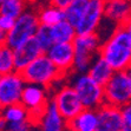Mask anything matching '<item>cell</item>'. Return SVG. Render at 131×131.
Masks as SVG:
<instances>
[{"label": "cell", "instance_id": "obj_6", "mask_svg": "<svg viewBox=\"0 0 131 131\" xmlns=\"http://www.w3.org/2000/svg\"><path fill=\"white\" fill-rule=\"evenodd\" d=\"M104 102L119 109L131 102V79L126 71L113 72L104 85Z\"/></svg>", "mask_w": 131, "mask_h": 131}, {"label": "cell", "instance_id": "obj_12", "mask_svg": "<svg viewBox=\"0 0 131 131\" xmlns=\"http://www.w3.org/2000/svg\"><path fill=\"white\" fill-rule=\"evenodd\" d=\"M36 126L40 131H67V121L61 116L56 104L50 101L43 115L37 121Z\"/></svg>", "mask_w": 131, "mask_h": 131}, {"label": "cell", "instance_id": "obj_32", "mask_svg": "<svg viewBox=\"0 0 131 131\" xmlns=\"http://www.w3.org/2000/svg\"><path fill=\"white\" fill-rule=\"evenodd\" d=\"M1 110H3V106H1V104H0V116H1Z\"/></svg>", "mask_w": 131, "mask_h": 131}, {"label": "cell", "instance_id": "obj_35", "mask_svg": "<svg viewBox=\"0 0 131 131\" xmlns=\"http://www.w3.org/2000/svg\"><path fill=\"white\" fill-rule=\"evenodd\" d=\"M3 1H4V0H0V4H1V3H3Z\"/></svg>", "mask_w": 131, "mask_h": 131}, {"label": "cell", "instance_id": "obj_36", "mask_svg": "<svg viewBox=\"0 0 131 131\" xmlns=\"http://www.w3.org/2000/svg\"><path fill=\"white\" fill-rule=\"evenodd\" d=\"M5 131H8V130H5Z\"/></svg>", "mask_w": 131, "mask_h": 131}, {"label": "cell", "instance_id": "obj_19", "mask_svg": "<svg viewBox=\"0 0 131 131\" xmlns=\"http://www.w3.org/2000/svg\"><path fill=\"white\" fill-rule=\"evenodd\" d=\"M51 31L54 43H72L78 34L76 27L66 19L52 26Z\"/></svg>", "mask_w": 131, "mask_h": 131}, {"label": "cell", "instance_id": "obj_9", "mask_svg": "<svg viewBox=\"0 0 131 131\" xmlns=\"http://www.w3.org/2000/svg\"><path fill=\"white\" fill-rule=\"evenodd\" d=\"M26 80L21 72H14L3 74L0 77V104L1 106H7L12 104L20 103Z\"/></svg>", "mask_w": 131, "mask_h": 131}, {"label": "cell", "instance_id": "obj_11", "mask_svg": "<svg viewBox=\"0 0 131 131\" xmlns=\"http://www.w3.org/2000/svg\"><path fill=\"white\" fill-rule=\"evenodd\" d=\"M65 77L73 71L74 47L72 43H54L45 52Z\"/></svg>", "mask_w": 131, "mask_h": 131}, {"label": "cell", "instance_id": "obj_31", "mask_svg": "<svg viewBox=\"0 0 131 131\" xmlns=\"http://www.w3.org/2000/svg\"><path fill=\"white\" fill-rule=\"evenodd\" d=\"M126 73H128V76H129V77H130V79H131V66H130V67H129L128 70H126Z\"/></svg>", "mask_w": 131, "mask_h": 131}, {"label": "cell", "instance_id": "obj_33", "mask_svg": "<svg viewBox=\"0 0 131 131\" xmlns=\"http://www.w3.org/2000/svg\"><path fill=\"white\" fill-rule=\"evenodd\" d=\"M0 131H5V129H4V128H1V126H0Z\"/></svg>", "mask_w": 131, "mask_h": 131}, {"label": "cell", "instance_id": "obj_34", "mask_svg": "<svg viewBox=\"0 0 131 131\" xmlns=\"http://www.w3.org/2000/svg\"><path fill=\"white\" fill-rule=\"evenodd\" d=\"M121 131H126V130H125V129H122V130H121Z\"/></svg>", "mask_w": 131, "mask_h": 131}, {"label": "cell", "instance_id": "obj_26", "mask_svg": "<svg viewBox=\"0 0 131 131\" xmlns=\"http://www.w3.org/2000/svg\"><path fill=\"white\" fill-rule=\"evenodd\" d=\"M123 118V129L126 131H131V102L123 107H121Z\"/></svg>", "mask_w": 131, "mask_h": 131}, {"label": "cell", "instance_id": "obj_21", "mask_svg": "<svg viewBox=\"0 0 131 131\" xmlns=\"http://www.w3.org/2000/svg\"><path fill=\"white\" fill-rule=\"evenodd\" d=\"M89 5V0H73L65 8V19L76 27Z\"/></svg>", "mask_w": 131, "mask_h": 131}, {"label": "cell", "instance_id": "obj_14", "mask_svg": "<svg viewBox=\"0 0 131 131\" xmlns=\"http://www.w3.org/2000/svg\"><path fill=\"white\" fill-rule=\"evenodd\" d=\"M13 53H14L15 70L20 72L30 63H32L34 59L38 58L40 54H43L45 52L41 50L36 38H31L27 41L19 45L18 47L13 49Z\"/></svg>", "mask_w": 131, "mask_h": 131}, {"label": "cell", "instance_id": "obj_37", "mask_svg": "<svg viewBox=\"0 0 131 131\" xmlns=\"http://www.w3.org/2000/svg\"><path fill=\"white\" fill-rule=\"evenodd\" d=\"M0 77H1V76H0Z\"/></svg>", "mask_w": 131, "mask_h": 131}, {"label": "cell", "instance_id": "obj_30", "mask_svg": "<svg viewBox=\"0 0 131 131\" xmlns=\"http://www.w3.org/2000/svg\"><path fill=\"white\" fill-rule=\"evenodd\" d=\"M6 36H7L6 32H4V31L0 28V45L5 44V41H6Z\"/></svg>", "mask_w": 131, "mask_h": 131}, {"label": "cell", "instance_id": "obj_24", "mask_svg": "<svg viewBox=\"0 0 131 131\" xmlns=\"http://www.w3.org/2000/svg\"><path fill=\"white\" fill-rule=\"evenodd\" d=\"M34 38H36V40L38 41V44L40 45V47H41V50L44 52H46L54 44L53 36H52V31L50 26L40 25L38 31H37L36 36H34Z\"/></svg>", "mask_w": 131, "mask_h": 131}, {"label": "cell", "instance_id": "obj_23", "mask_svg": "<svg viewBox=\"0 0 131 131\" xmlns=\"http://www.w3.org/2000/svg\"><path fill=\"white\" fill-rule=\"evenodd\" d=\"M27 8V0H4L0 4V14L17 19Z\"/></svg>", "mask_w": 131, "mask_h": 131}, {"label": "cell", "instance_id": "obj_10", "mask_svg": "<svg viewBox=\"0 0 131 131\" xmlns=\"http://www.w3.org/2000/svg\"><path fill=\"white\" fill-rule=\"evenodd\" d=\"M105 0H89V5L79 23L76 25L78 34L97 33L98 28L104 20Z\"/></svg>", "mask_w": 131, "mask_h": 131}, {"label": "cell", "instance_id": "obj_29", "mask_svg": "<svg viewBox=\"0 0 131 131\" xmlns=\"http://www.w3.org/2000/svg\"><path fill=\"white\" fill-rule=\"evenodd\" d=\"M123 26L126 28V31L129 32V34H130V37H131V14H130V17L126 19V21L124 23V25H123Z\"/></svg>", "mask_w": 131, "mask_h": 131}, {"label": "cell", "instance_id": "obj_15", "mask_svg": "<svg viewBox=\"0 0 131 131\" xmlns=\"http://www.w3.org/2000/svg\"><path fill=\"white\" fill-rule=\"evenodd\" d=\"M131 14V0H105L104 18L116 25H124Z\"/></svg>", "mask_w": 131, "mask_h": 131}, {"label": "cell", "instance_id": "obj_13", "mask_svg": "<svg viewBox=\"0 0 131 131\" xmlns=\"http://www.w3.org/2000/svg\"><path fill=\"white\" fill-rule=\"evenodd\" d=\"M98 112V125L96 131H121L123 129V118L121 109L104 103Z\"/></svg>", "mask_w": 131, "mask_h": 131}, {"label": "cell", "instance_id": "obj_1", "mask_svg": "<svg viewBox=\"0 0 131 131\" xmlns=\"http://www.w3.org/2000/svg\"><path fill=\"white\" fill-rule=\"evenodd\" d=\"M103 57L113 69V71H126L131 66V37L123 25L103 41L99 50Z\"/></svg>", "mask_w": 131, "mask_h": 131}, {"label": "cell", "instance_id": "obj_20", "mask_svg": "<svg viewBox=\"0 0 131 131\" xmlns=\"http://www.w3.org/2000/svg\"><path fill=\"white\" fill-rule=\"evenodd\" d=\"M7 123H17V122H24L31 119L28 110L21 103L12 104L4 106L1 110V116Z\"/></svg>", "mask_w": 131, "mask_h": 131}, {"label": "cell", "instance_id": "obj_8", "mask_svg": "<svg viewBox=\"0 0 131 131\" xmlns=\"http://www.w3.org/2000/svg\"><path fill=\"white\" fill-rule=\"evenodd\" d=\"M51 101L56 104L61 116L66 121L76 117L82 110L85 109L78 93L71 84H63L59 86L52 93Z\"/></svg>", "mask_w": 131, "mask_h": 131}, {"label": "cell", "instance_id": "obj_28", "mask_svg": "<svg viewBox=\"0 0 131 131\" xmlns=\"http://www.w3.org/2000/svg\"><path fill=\"white\" fill-rule=\"evenodd\" d=\"M73 0H49V4L51 5H54V6L59 7V8H63L65 9Z\"/></svg>", "mask_w": 131, "mask_h": 131}, {"label": "cell", "instance_id": "obj_27", "mask_svg": "<svg viewBox=\"0 0 131 131\" xmlns=\"http://www.w3.org/2000/svg\"><path fill=\"white\" fill-rule=\"evenodd\" d=\"M14 23H15V19L12 18V17H8V15H5V14H0V28L8 33L9 31L12 30V27L14 26Z\"/></svg>", "mask_w": 131, "mask_h": 131}, {"label": "cell", "instance_id": "obj_22", "mask_svg": "<svg viewBox=\"0 0 131 131\" xmlns=\"http://www.w3.org/2000/svg\"><path fill=\"white\" fill-rule=\"evenodd\" d=\"M14 71L17 70H15L13 49H11L6 44H3L0 45V76Z\"/></svg>", "mask_w": 131, "mask_h": 131}, {"label": "cell", "instance_id": "obj_7", "mask_svg": "<svg viewBox=\"0 0 131 131\" xmlns=\"http://www.w3.org/2000/svg\"><path fill=\"white\" fill-rule=\"evenodd\" d=\"M47 89L49 88L37 85V84H30V83H26L24 88L20 103L28 110L31 121L34 124L43 115L46 105L51 101Z\"/></svg>", "mask_w": 131, "mask_h": 131}, {"label": "cell", "instance_id": "obj_16", "mask_svg": "<svg viewBox=\"0 0 131 131\" xmlns=\"http://www.w3.org/2000/svg\"><path fill=\"white\" fill-rule=\"evenodd\" d=\"M98 112L96 109H84L76 117L67 121V131H96Z\"/></svg>", "mask_w": 131, "mask_h": 131}, {"label": "cell", "instance_id": "obj_25", "mask_svg": "<svg viewBox=\"0 0 131 131\" xmlns=\"http://www.w3.org/2000/svg\"><path fill=\"white\" fill-rule=\"evenodd\" d=\"M34 128H36V124L31 119H28V121H24V122L7 123L6 130H8V131H33Z\"/></svg>", "mask_w": 131, "mask_h": 131}, {"label": "cell", "instance_id": "obj_18", "mask_svg": "<svg viewBox=\"0 0 131 131\" xmlns=\"http://www.w3.org/2000/svg\"><path fill=\"white\" fill-rule=\"evenodd\" d=\"M37 13H38L40 25H45L50 27L54 26L56 24H58L65 19V9L59 8L51 4L41 6L37 11Z\"/></svg>", "mask_w": 131, "mask_h": 131}, {"label": "cell", "instance_id": "obj_17", "mask_svg": "<svg viewBox=\"0 0 131 131\" xmlns=\"http://www.w3.org/2000/svg\"><path fill=\"white\" fill-rule=\"evenodd\" d=\"M113 72L115 71L109 65V63L99 54L93 59V61L91 63V65H90L88 70L89 76L91 77L93 80H96L98 84H101L103 86L109 82V79L112 77Z\"/></svg>", "mask_w": 131, "mask_h": 131}, {"label": "cell", "instance_id": "obj_4", "mask_svg": "<svg viewBox=\"0 0 131 131\" xmlns=\"http://www.w3.org/2000/svg\"><path fill=\"white\" fill-rule=\"evenodd\" d=\"M70 84L76 90L85 109H99L104 102V86L86 73H73Z\"/></svg>", "mask_w": 131, "mask_h": 131}, {"label": "cell", "instance_id": "obj_5", "mask_svg": "<svg viewBox=\"0 0 131 131\" xmlns=\"http://www.w3.org/2000/svg\"><path fill=\"white\" fill-rule=\"evenodd\" d=\"M40 26L38 13L33 9L26 8L18 18L15 19L14 26L6 36L5 44L11 49H15L23 43L34 38Z\"/></svg>", "mask_w": 131, "mask_h": 131}, {"label": "cell", "instance_id": "obj_2", "mask_svg": "<svg viewBox=\"0 0 131 131\" xmlns=\"http://www.w3.org/2000/svg\"><path fill=\"white\" fill-rule=\"evenodd\" d=\"M20 72L26 83L37 84L49 89L65 78L61 71L53 64V61L46 53L40 54Z\"/></svg>", "mask_w": 131, "mask_h": 131}, {"label": "cell", "instance_id": "obj_3", "mask_svg": "<svg viewBox=\"0 0 131 131\" xmlns=\"http://www.w3.org/2000/svg\"><path fill=\"white\" fill-rule=\"evenodd\" d=\"M74 47L73 73H86L93 59L99 54L103 40L98 33L77 34L72 41Z\"/></svg>", "mask_w": 131, "mask_h": 131}]
</instances>
